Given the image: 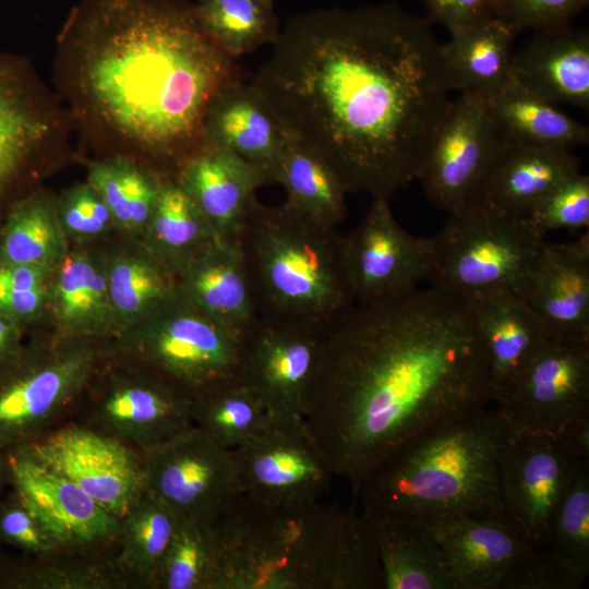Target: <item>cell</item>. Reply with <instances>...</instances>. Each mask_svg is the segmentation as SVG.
Returning a JSON list of instances; mask_svg holds the SVG:
<instances>
[{"label":"cell","instance_id":"cell-1","mask_svg":"<svg viewBox=\"0 0 589 589\" xmlns=\"http://www.w3.org/2000/svg\"><path fill=\"white\" fill-rule=\"evenodd\" d=\"M348 193L418 179L454 92L430 20L394 3L291 16L251 81Z\"/></svg>","mask_w":589,"mask_h":589},{"label":"cell","instance_id":"cell-2","mask_svg":"<svg viewBox=\"0 0 589 589\" xmlns=\"http://www.w3.org/2000/svg\"><path fill=\"white\" fill-rule=\"evenodd\" d=\"M490 401L469 302L431 286L352 304L327 329L304 419L356 498L365 478L405 441Z\"/></svg>","mask_w":589,"mask_h":589},{"label":"cell","instance_id":"cell-3","mask_svg":"<svg viewBox=\"0 0 589 589\" xmlns=\"http://www.w3.org/2000/svg\"><path fill=\"white\" fill-rule=\"evenodd\" d=\"M67 35L91 110L170 170L205 146L213 98L243 81L236 59L179 0H84Z\"/></svg>","mask_w":589,"mask_h":589},{"label":"cell","instance_id":"cell-4","mask_svg":"<svg viewBox=\"0 0 589 589\" xmlns=\"http://www.w3.org/2000/svg\"><path fill=\"white\" fill-rule=\"evenodd\" d=\"M215 526L217 589H384L370 526L354 509L240 494Z\"/></svg>","mask_w":589,"mask_h":589},{"label":"cell","instance_id":"cell-5","mask_svg":"<svg viewBox=\"0 0 589 589\" xmlns=\"http://www.w3.org/2000/svg\"><path fill=\"white\" fill-rule=\"evenodd\" d=\"M505 428L497 409L488 406L431 424L365 478L356 496L360 514L423 522L461 516L507 519L498 466Z\"/></svg>","mask_w":589,"mask_h":589},{"label":"cell","instance_id":"cell-6","mask_svg":"<svg viewBox=\"0 0 589 589\" xmlns=\"http://www.w3.org/2000/svg\"><path fill=\"white\" fill-rule=\"evenodd\" d=\"M341 239L285 203L257 200L238 237L253 285L259 316L327 332L352 305Z\"/></svg>","mask_w":589,"mask_h":589},{"label":"cell","instance_id":"cell-7","mask_svg":"<svg viewBox=\"0 0 589 589\" xmlns=\"http://www.w3.org/2000/svg\"><path fill=\"white\" fill-rule=\"evenodd\" d=\"M430 240L428 280L467 299L498 289L522 294L544 237L527 217L477 200L450 213Z\"/></svg>","mask_w":589,"mask_h":589},{"label":"cell","instance_id":"cell-8","mask_svg":"<svg viewBox=\"0 0 589 589\" xmlns=\"http://www.w3.org/2000/svg\"><path fill=\"white\" fill-rule=\"evenodd\" d=\"M109 353L143 364L193 395L240 378L244 334L223 324L179 289L106 342Z\"/></svg>","mask_w":589,"mask_h":589},{"label":"cell","instance_id":"cell-9","mask_svg":"<svg viewBox=\"0 0 589 589\" xmlns=\"http://www.w3.org/2000/svg\"><path fill=\"white\" fill-rule=\"evenodd\" d=\"M105 354L103 341L34 336L0 380V449L29 444L73 416Z\"/></svg>","mask_w":589,"mask_h":589},{"label":"cell","instance_id":"cell-10","mask_svg":"<svg viewBox=\"0 0 589 589\" xmlns=\"http://www.w3.org/2000/svg\"><path fill=\"white\" fill-rule=\"evenodd\" d=\"M192 405L189 390L106 349L73 420L142 450L194 425Z\"/></svg>","mask_w":589,"mask_h":589},{"label":"cell","instance_id":"cell-11","mask_svg":"<svg viewBox=\"0 0 589 589\" xmlns=\"http://www.w3.org/2000/svg\"><path fill=\"white\" fill-rule=\"evenodd\" d=\"M508 145L488 98L460 94L437 125L418 176L426 199L448 214L474 202Z\"/></svg>","mask_w":589,"mask_h":589},{"label":"cell","instance_id":"cell-12","mask_svg":"<svg viewBox=\"0 0 589 589\" xmlns=\"http://www.w3.org/2000/svg\"><path fill=\"white\" fill-rule=\"evenodd\" d=\"M142 454L145 490L180 518L216 521L242 494L232 449L196 425Z\"/></svg>","mask_w":589,"mask_h":589},{"label":"cell","instance_id":"cell-13","mask_svg":"<svg viewBox=\"0 0 589 589\" xmlns=\"http://www.w3.org/2000/svg\"><path fill=\"white\" fill-rule=\"evenodd\" d=\"M242 494L267 503L320 501L333 469L301 416H274L232 449Z\"/></svg>","mask_w":589,"mask_h":589},{"label":"cell","instance_id":"cell-14","mask_svg":"<svg viewBox=\"0 0 589 589\" xmlns=\"http://www.w3.org/2000/svg\"><path fill=\"white\" fill-rule=\"evenodd\" d=\"M496 402L508 429L561 437L589 417V339L551 337Z\"/></svg>","mask_w":589,"mask_h":589},{"label":"cell","instance_id":"cell-15","mask_svg":"<svg viewBox=\"0 0 589 589\" xmlns=\"http://www.w3.org/2000/svg\"><path fill=\"white\" fill-rule=\"evenodd\" d=\"M584 459L556 435L505 428L498 453L504 509L532 546H546L554 508Z\"/></svg>","mask_w":589,"mask_h":589},{"label":"cell","instance_id":"cell-16","mask_svg":"<svg viewBox=\"0 0 589 589\" xmlns=\"http://www.w3.org/2000/svg\"><path fill=\"white\" fill-rule=\"evenodd\" d=\"M342 266L356 304L392 300L418 288L431 271L430 238L409 233L389 200L375 197L361 223L341 239Z\"/></svg>","mask_w":589,"mask_h":589},{"label":"cell","instance_id":"cell-17","mask_svg":"<svg viewBox=\"0 0 589 589\" xmlns=\"http://www.w3.org/2000/svg\"><path fill=\"white\" fill-rule=\"evenodd\" d=\"M325 330L259 316L244 334L240 378L268 414L304 417Z\"/></svg>","mask_w":589,"mask_h":589},{"label":"cell","instance_id":"cell-18","mask_svg":"<svg viewBox=\"0 0 589 589\" xmlns=\"http://www.w3.org/2000/svg\"><path fill=\"white\" fill-rule=\"evenodd\" d=\"M25 445L119 519L145 491L142 450L74 420Z\"/></svg>","mask_w":589,"mask_h":589},{"label":"cell","instance_id":"cell-19","mask_svg":"<svg viewBox=\"0 0 589 589\" xmlns=\"http://www.w3.org/2000/svg\"><path fill=\"white\" fill-rule=\"evenodd\" d=\"M9 483L76 553L113 554L120 519L76 483L41 461L27 445L5 450Z\"/></svg>","mask_w":589,"mask_h":589},{"label":"cell","instance_id":"cell-20","mask_svg":"<svg viewBox=\"0 0 589 589\" xmlns=\"http://www.w3.org/2000/svg\"><path fill=\"white\" fill-rule=\"evenodd\" d=\"M46 321L55 339L107 342L117 334L103 244L72 245L52 268Z\"/></svg>","mask_w":589,"mask_h":589},{"label":"cell","instance_id":"cell-21","mask_svg":"<svg viewBox=\"0 0 589 589\" xmlns=\"http://www.w3.org/2000/svg\"><path fill=\"white\" fill-rule=\"evenodd\" d=\"M290 137L261 93L243 81L221 89L203 120L205 145L237 155L261 175L265 184L276 183Z\"/></svg>","mask_w":589,"mask_h":589},{"label":"cell","instance_id":"cell-22","mask_svg":"<svg viewBox=\"0 0 589 589\" xmlns=\"http://www.w3.org/2000/svg\"><path fill=\"white\" fill-rule=\"evenodd\" d=\"M551 337L589 339V233L543 240L521 294Z\"/></svg>","mask_w":589,"mask_h":589},{"label":"cell","instance_id":"cell-23","mask_svg":"<svg viewBox=\"0 0 589 589\" xmlns=\"http://www.w3.org/2000/svg\"><path fill=\"white\" fill-rule=\"evenodd\" d=\"M483 345L491 400L501 399L551 338L524 297L498 289L466 299Z\"/></svg>","mask_w":589,"mask_h":589},{"label":"cell","instance_id":"cell-24","mask_svg":"<svg viewBox=\"0 0 589 589\" xmlns=\"http://www.w3.org/2000/svg\"><path fill=\"white\" fill-rule=\"evenodd\" d=\"M424 524L443 549L459 589H498L534 548L502 517L461 516Z\"/></svg>","mask_w":589,"mask_h":589},{"label":"cell","instance_id":"cell-25","mask_svg":"<svg viewBox=\"0 0 589 589\" xmlns=\"http://www.w3.org/2000/svg\"><path fill=\"white\" fill-rule=\"evenodd\" d=\"M179 291L202 311L245 334L259 317L238 239L217 238L175 274Z\"/></svg>","mask_w":589,"mask_h":589},{"label":"cell","instance_id":"cell-26","mask_svg":"<svg viewBox=\"0 0 589 589\" xmlns=\"http://www.w3.org/2000/svg\"><path fill=\"white\" fill-rule=\"evenodd\" d=\"M173 178L221 239H238L256 201L255 191L265 184L243 159L207 145L189 156Z\"/></svg>","mask_w":589,"mask_h":589},{"label":"cell","instance_id":"cell-27","mask_svg":"<svg viewBox=\"0 0 589 589\" xmlns=\"http://www.w3.org/2000/svg\"><path fill=\"white\" fill-rule=\"evenodd\" d=\"M509 77L555 105L589 108V34L570 25L539 31L514 52Z\"/></svg>","mask_w":589,"mask_h":589},{"label":"cell","instance_id":"cell-28","mask_svg":"<svg viewBox=\"0 0 589 589\" xmlns=\"http://www.w3.org/2000/svg\"><path fill=\"white\" fill-rule=\"evenodd\" d=\"M47 131V119L24 64L0 53V214L3 217L16 200L13 195Z\"/></svg>","mask_w":589,"mask_h":589},{"label":"cell","instance_id":"cell-29","mask_svg":"<svg viewBox=\"0 0 589 589\" xmlns=\"http://www.w3.org/2000/svg\"><path fill=\"white\" fill-rule=\"evenodd\" d=\"M578 172L579 161L570 149L510 144L477 200L526 217L553 189Z\"/></svg>","mask_w":589,"mask_h":589},{"label":"cell","instance_id":"cell-30","mask_svg":"<svg viewBox=\"0 0 589 589\" xmlns=\"http://www.w3.org/2000/svg\"><path fill=\"white\" fill-rule=\"evenodd\" d=\"M364 519L378 552L384 589H459L443 549L423 521L404 516Z\"/></svg>","mask_w":589,"mask_h":589},{"label":"cell","instance_id":"cell-31","mask_svg":"<svg viewBox=\"0 0 589 589\" xmlns=\"http://www.w3.org/2000/svg\"><path fill=\"white\" fill-rule=\"evenodd\" d=\"M104 249L108 293L118 334L154 312L178 287L172 273L139 239L118 235V239Z\"/></svg>","mask_w":589,"mask_h":589},{"label":"cell","instance_id":"cell-32","mask_svg":"<svg viewBox=\"0 0 589 589\" xmlns=\"http://www.w3.org/2000/svg\"><path fill=\"white\" fill-rule=\"evenodd\" d=\"M518 32L493 16L450 34L442 56L454 91L490 97L509 79Z\"/></svg>","mask_w":589,"mask_h":589},{"label":"cell","instance_id":"cell-33","mask_svg":"<svg viewBox=\"0 0 589 589\" xmlns=\"http://www.w3.org/2000/svg\"><path fill=\"white\" fill-rule=\"evenodd\" d=\"M180 517L163 501L141 493L120 518L112 562L127 589H154Z\"/></svg>","mask_w":589,"mask_h":589},{"label":"cell","instance_id":"cell-34","mask_svg":"<svg viewBox=\"0 0 589 589\" xmlns=\"http://www.w3.org/2000/svg\"><path fill=\"white\" fill-rule=\"evenodd\" d=\"M498 125L510 144L570 149L589 143V129L510 77L488 97Z\"/></svg>","mask_w":589,"mask_h":589},{"label":"cell","instance_id":"cell-35","mask_svg":"<svg viewBox=\"0 0 589 589\" xmlns=\"http://www.w3.org/2000/svg\"><path fill=\"white\" fill-rule=\"evenodd\" d=\"M217 238L177 180L165 176L153 213L139 239L143 245L175 276L185 262Z\"/></svg>","mask_w":589,"mask_h":589},{"label":"cell","instance_id":"cell-36","mask_svg":"<svg viewBox=\"0 0 589 589\" xmlns=\"http://www.w3.org/2000/svg\"><path fill=\"white\" fill-rule=\"evenodd\" d=\"M70 247L56 200L40 192L16 199L0 224V262L53 268Z\"/></svg>","mask_w":589,"mask_h":589},{"label":"cell","instance_id":"cell-37","mask_svg":"<svg viewBox=\"0 0 589 589\" xmlns=\"http://www.w3.org/2000/svg\"><path fill=\"white\" fill-rule=\"evenodd\" d=\"M112 555L17 557L0 552V589H127Z\"/></svg>","mask_w":589,"mask_h":589},{"label":"cell","instance_id":"cell-38","mask_svg":"<svg viewBox=\"0 0 589 589\" xmlns=\"http://www.w3.org/2000/svg\"><path fill=\"white\" fill-rule=\"evenodd\" d=\"M276 183L287 193L285 204L310 219L336 228L346 216L344 184L315 153L292 136L284 151Z\"/></svg>","mask_w":589,"mask_h":589},{"label":"cell","instance_id":"cell-39","mask_svg":"<svg viewBox=\"0 0 589 589\" xmlns=\"http://www.w3.org/2000/svg\"><path fill=\"white\" fill-rule=\"evenodd\" d=\"M124 157L92 163L87 182L108 206L117 235L140 239L155 207L164 179Z\"/></svg>","mask_w":589,"mask_h":589},{"label":"cell","instance_id":"cell-40","mask_svg":"<svg viewBox=\"0 0 589 589\" xmlns=\"http://www.w3.org/2000/svg\"><path fill=\"white\" fill-rule=\"evenodd\" d=\"M192 418L213 440L233 449L263 428L268 412L241 378H233L195 393Z\"/></svg>","mask_w":589,"mask_h":589},{"label":"cell","instance_id":"cell-41","mask_svg":"<svg viewBox=\"0 0 589 589\" xmlns=\"http://www.w3.org/2000/svg\"><path fill=\"white\" fill-rule=\"evenodd\" d=\"M269 0H202L194 5L205 34L236 59L273 44L280 25Z\"/></svg>","mask_w":589,"mask_h":589},{"label":"cell","instance_id":"cell-42","mask_svg":"<svg viewBox=\"0 0 589 589\" xmlns=\"http://www.w3.org/2000/svg\"><path fill=\"white\" fill-rule=\"evenodd\" d=\"M219 572L215 521L180 518L154 589H217Z\"/></svg>","mask_w":589,"mask_h":589},{"label":"cell","instance_id":"cell-43","mask_svg":"<svg viewBox=\"0 0 589 589\" xmlns=\"http://www.w3.org/2000/svg\"><path fill=\"white\" fill-rule=\"evenodd\" d=\"M546 546L579 570L589 573V458L581 461L554 508Z\"/></svg>","mask_w":589,"mask_h":589},{"label":"cell","instance_id":"cell-44","mask_svg":"<svg viewBox=\"0 0 589 589\" xmlns=\"http://www.w3.org/2000/svg\"><path fill=\"white\" fill-rule=\"evenodd\" d=\"M52 268L0 262V313L25 333L47 318Z\"/></svg>","mask_w":589,"mask_h":589},{"label":"cell","instance_id":"cell-45","mask_svg":"<svg viewBox=\"0 0 589 589\" xmlns=\"http://www.w3.org/2000/svg\"><path fill=\"white\" fill-rule=\"evenodd\" d=\"M0 543L36 557L76 553L69 548L63 537L15 491L0 500Z\"/></svg>","mask_w":589,"mask_h":589},{"label":"cell","instance_id":"cell-46","mask_svg":"<svg viewBox=\"0 0 589 589\" xmlns=\"http://www.w3.org/2000/svg\"><path fill=\"white\" fill-rule=\"evenodd\" d=\"M56 205L71 247L101 243L117 233L108 206L87 181L63 192Z\"/></svg>","mask_w":589,"mask_h":589},{"label":"cell","instance_id":"cell-47","mask_svg":"<svg viewBox=\"0 0 589 589\" xmlns=\"http://www.w3.org/2000/svg\"><path fill=\"white\" fill-rule=\"evenodd\" d=\"M526 217L543 237L555 230H588L589 177L578 172L565 180Z\"/></svg>","mask_w":589,"mask_h":589},{"label":"cell","instance_id":"cell-48","mask_svg":"<svg viewBox=\"0 0 589 589\" xmlns=\"http://www.w3.org/2000/svg\"><path fill=\"white\" fill-rule=\"evenodd\" d=\"M587 576L549 546L532 548L512 567L498 589H578Z\"/></svg>","mask_w":589,"mask_h":589},{"label":"cell","instance_id":"cell-49","mask_svg":"<svg viewBox=\"0 0 589 589\" xmlns=\"http://www.w3.org/2000/svg\"><path fill=\"white\" fill-rule=\"evenodd\" d=\"M589 0H498L496 16L509 23L518 34L569 25L587 8Z\"/></svg>","mask_w":589,"mask_h":589},{"label":"cell","instance_id":"cell-50","mask_svg":"<svg viewBox=\"0 0 589 589\" xmlns=\"http://www.w3.org/2000/svg\"><path fill=\"white\" fill-rule=\"evenodd\" d=\"M430 21L455 33L496 16L498 0H421Z\"/></svg>","mask_w":589,"mask_h":589},{"label":"cell","instance_id":"cell-51","mask_svg":"<svg viewBox=\"0 0 589 589\" xmlns=\"http://www.w3.org/2000/svg\"><path fill=\"white\" fill-rule=\"evenodd\" d=\"M25 332L0 313V380L20 362L26 344Z\"/></svg>","mask_w":589,"mask_h":589},{"label":"cell","instance_id":"cell-52","mask_svg":"<svg viewBox=\"0 0 589 589\" xmlns=\"http://www.w3.org/2000/svg\"><path fill=\"white\" fill-rule=\"evenodd\" d=\"M561 438L580 458H589V417L574 423Z\"/></svg>","mask_w":589,"mask_h":589},{"label":"cell","instance_id":"cell-53","mask_svg":"<svg viewBox=\"0 0 589 589\" xmlns=\"http://www.w3.org/2000/svg\"><path fill=\"white\" fill-rule=\"evenodd\" d=\"M9 482V462L5 450L0 449V496L4 484ZM1 500V497H0Z\"/></svg>","mask_w":589,"mask_h":589},{"label":"cell","instance_id":"cell-54","mask_svg":"<svg viewBox=\"0 0 589 589\" xmlns=\"http://www.w3.org/2000/svg\"><path fill=\"white\" fill-rule=\"evenodd\" d=\"M197 1H202V0H197ZM269 1L274 2V0H269Z\"/></svg>","mask_w":589,"mask_h":589}]
</instances>
